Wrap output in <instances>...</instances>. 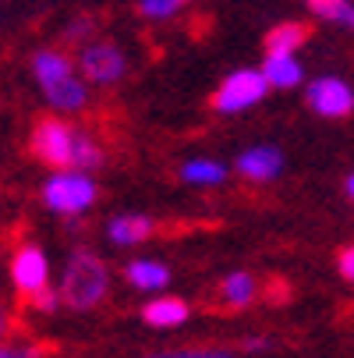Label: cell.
Segmentation results:
<instances>
[{"instance_id":"cell-1","label":"cell","mask_w":354,"mask_h":358,"mask_svg":"<svg viewBox=\"0 0 354 358\" xmlns=\"http://www.w3.org/2000/svg\"><path fill=\"white\" fill-rule=\"evenodd\" d=\"M110 291V270L107 263L99 259L96 252H71V259L61 273V305H68V309H92V305H99L107 298Z\"/></svg>"},{"instance_id":"cell-2","label":"cell","mask_w":354,"mask_h":358,"mask_svg":"<svg viewBox=\"0 0 354 358\" xmlns=\"http://www.w3.org/2000/svg\"><path fill=\"white\" fill-rule=\"evenodd\" d=\"M75 145H78V131L61 117H39L32 128V138H29L32 157L54 171L75 167Z\"/></svg>"},{"instance_id":"cell-3","label":"cell","mask_w":354,"mask_h":358,"mask_svg":"<svg viewBox=\"0 0 354 358\" xmlns=\"http://www.w3.org/2000/svg\"><path fill=\"white\" fill-rule=\"evenodd\" d=\"M43 199L54 213L75 217V213L89 210L96 202V181L85 171H57L43 185Z\"/></svg>"},{"instance_id":"cell-4","label":"cell","mask_w":354,"mask_h":358,"mask_svg":"<svg viewBox=\"0 0 354 358\" xmlns=\"http://www.w3.org/2000/svg\"><path fill=\"white\" fill-rule=\"evenodd\" d=\"M266 92H270V82H266L263 71L241 68V71L227 75L223 85L213 92V110H220V114H241V110H248V107L263 103Z\"/></svg>"},{"instance_id":"cell-5","label":"cell","mask_w":354,"mask_h":358,"mask_svg":"<svg viewBox=\"0 0 354 358\" xmlns=\"http://www.w3.org/2000/svg\"><path fill=\"white\" fill-rule=\"evenodd\" d=\"M11 284L25 301L50 287V263H46V252L36 241H25V245L15 248V255H11Z\"/></svg>"},{"instance_id":"cell-6","label":"cell","mask_w":354,"mask_h":358,"mask_svg":"<svg viewBox=\"0 0 354 358\" xmlns=\"http://www.w3.org/2000/svg\"><path fill=\"white\" fill-rule=\"evenodd\" d=\"M78 68H82V75H89V82L110 85V82L124 78L128 61H124V50L121 46H114L107 39H92V43H82Z\"/></svg>"},{"instance_id":"cell-7","label":"cell","mask_w":354,"mask_h":358,"mask_svg":"<svg viewBox=\"0 0 354 358\" xmlns=\"http://www.w3.org/2000/svg\"><path fill=\"white\" fill-rule=\"evenodd\" d=\"M305 96H309V107L319 117H347L354 110V89L340 78H330V75L309 82Z\"/></svg>"},{"instance_id":"cell-8","label":"cell","mask_w":354,"mask_h":358,"mask_svg":"<svg viewBox=\"0 0 354 358\" xmlns=\"http://www.w3.org/2000/svg\"><path fill=\"white\" fill-rule=\"evenodd\" d=\"M283 171V152L276 145H256L237 157V174L248 181H273Z\"/></svg>"},{"instance_id":"cell-9","label":"cell","mask_w":354,"mask_h":358,"mask_svg":"<svg viewBox=\"0 0 354 358\" xmlns=\"http://www.w3.org/2000/svg\"><path fill=\"white\" fill-rule=\"evenodd\" d=\"M43 92H46V103L54 110H61V114H75L89 103V89H85V82L78 75H68V78H61L54 85H46Z\"/></svg>"},{"instance_id":"cell-10","label":"cell","mask_w":354,"mask_h":358,"mask_svg":"<svg viewBox=\"0 0 354 358\" xmlns=\"http://www.w3.org/2000/svg\"><path fill=\"white\" fill-rule=\"evenodd\" d=\"M142 320H145L149 327H156V330H174V327H181V323L188 320V301L163 294V298H156V301L145 305Z\"/></svg>"},{"instance_id":"cell-11","label":"cell","mask_w":354,"mask_h":358,"mask_svg":"<svg viewBox=\"0 0 354 358\" xmlns=\"http://www.w3.org/2000/svg\"><path fill=\"white\" fill-rule=\"evenodd\" d=\"M263 75H266L270 89H294L305 82V68H301V61L294 54H266Z\"/></svg>"},{"instance_id":"cell-12","label":"cell","mask_w":354,"mask_h":358,"mask_svg":"<svg viewBox=\"0 0 354 358\" xmlns=\"http://www.w3.org/2000/svg\"><path fill=\"white\" fill-rule=\"evenodd\" d=\"M32 75H36L39 89H46V85L75 75V61L64 54V50H39V54L32 57Z\"/></svg>"},{"instance_id":"cell-13","label":"cell","mask_w":354,"mask_h":358,"mask_svg":"<svg viewBox=\"0 0 354 358\" xmlns=\"http://www.w3.org/2000/svg\"><path fill=\"white\" fill-rule=\"evenodd\" d=\"M107 234H110L114 245H142V241H149V238L156 234V224H153V217L124 213V217H117V220L107 227Z\"/></svg>"},{"instance_id":"cell-14","label":"cell","mask_w":354,"mask_h":358,"mask_svg":"<svg viewBox=\"0 0 354 358\" xmlns=\"http://www.w3.org/2000/svg\"><path fill=\"white\" fill-rule=\"evenodd\" d=\"M256 298H259V284H256V277H251V273L237 270V273L223 277V284H220V301L227 305V309L241 313V309H248Z\"/></svg>"},{"instance_id":"cell-15","label":"cell","mask_w":354,"mask_h":358,"mask_svg":"<svg viewBox=\"0 0 354 358\" xmlns=\"http://www.w3.org/2000/svg\"><path fill=\"white\" fill-rule=\"evenodd\" d=\"M124 280L138 291H160L170 284V270L167 263H156V259H135L124 266Z\"/></svg>"},{"instance_id":"cell-16","label":"cell","mask_w":354,"mask_h":358,"mask_svg":"<svg viewBox=\"0 0 354 358\" xmlns=\"http://www.w3.org/2000/svg\"><path fill=\"white\" fill-rule=\"evenodd\" d=\"M312 29L305 22H283L266 32V54H297V46H305Z\"/></svg>"},{"instance_id":"cell-17","label":"cell","mask_w":354,"mask_h":358,"mask_svg":"<svg viewBox=\"0 0 354 358\" xmlns=\"http://www.w3.org/2000/svg\"><path fill=\"white\" fill-rule=\"evenodd\" d=\"M181 181H188V185H223L227 181V167L223 164H216V160H188L184 167H181Z\"/></svg>"},{"instance_id":"cell-18","label":"cell","mask_w":354,"mask_h":358,"mask_svg":"<svg viewBox=\"0 0 354 358\" xmlns=\"http://www.w3.org/2000/svg\"><path fill=\"white\" fill-rule=\"evenodd\" d=\"M309 11L323 22H333V25H344V29H354V4L351 0H305Z\"/></svg>"},{"instance_id":"cell-19","label":"cell","mask_w":354,"mask_h":358,"mask_svg":"<svg viewBox=\"0 0 354 358\" xmlns=\"http://www.w3.org/2000/svg\"><path fill=\"white\" fill-rule=\"evenodd\" d=\"M103 164V149H99L89 135H82L78 131V145H75V167L71 171H92V167H99Z\"/></svg>"},{"instance_id":"cell-20","label":"cell","mask_w":354,"mask_h":358,"mask_svg":"<svg viewBox=\"0 0 354 358\" xmlns=\"http://www.w3.org/2000/svg\"><path fill=\"white\" fill-rule=\"evenodd\" d=\"M177 0H138V15L149 18V22H167L177 15Z\"/></svg>"},{"instance_id":"cell-21","label":"cell","mask_w":354,"mask_h":358,"mask_svg":"<svg viewBox=\"0 0 354 358\" xmlns=\"http://www.w3.org/2000/svg\"><path fill=\"white\" fill-rule=\"evenodd\" d=\"M149 358H230V348H174V351H156Z\"/></svg>"},{"instance_id":"cell-22","label":"cell","mask_w":354,"mask_h":358,"mask_svg":"<svg viewBox=\"0 0 354 358\" xmlns=\"http://www.w3.org/2000/svg\"><path fill=\"white\" fill-rule=\"evenodd\" d=\"M46 351L43 344H0V358H43Z\"/></svg>"},{"instance_id":"cell-23","label":"cell","mask_w":354,"mask_h":358,"mask_svg":"<svg viewBox=\"0 0 354 358\" xmlns=\"http://www.w3.org/2000/svg\"><path fill=\"white\" fill-rule=\"evenodd\" d=\"M29 305L36 313H54L57 305H61V291H54V287H46V291H39L36 298H29Z\"/></svg>"},{"instance_id":"cell-24","label":"cell","mask_w":354,"mask_h":358,"mask_svg":"<svg viewBox=\"0 0 354 358\" xmlns=\"http://www.w3.org/2000/svg\"><path fill=\"white\" fill-rule=\"evenodd\" d=\"M337 270H340V277H344V280H351V284H354V245H351V248H344V252L337 255Z\"/></svg>"},{"instance_id":"cell-25","label":"cell","mask_w":354,"mask_h":358,"mask_svg":"<svg viewBox=\"0 0 354 358\" xmlns=\"http://www.w3.org/2000/svg\"><path fill=\"white\" fill-rule=\"evenodd\" d=\"M276 344H273V337H248V341H241V351H248V355H256V351H273Z\"/></svg>"},{"instance_id":"cell-26","label":"cell","mask_w":354,"mask_h":358,"mask_svg":"<svg viewBox=\"0 0 354 358\" xmlns=\"http://www.w3.org/2000/svg\"><path fill=\"white\" fill-rule=\"evenodd\" d=\"M85 32H92V22H89V18H82V22H75V25L68 29V39H82Z\"/></svg>"},{"instance_id":"cell-27","label":"cell","mask_w":354,"mask_h":358,"mask_svg":"<svg viewBox=\"0 0 354 358\" xmlns=\"http://www.w3.org/2000/svg\"><path fill=\"white\" fill-rule=\"evenodd\" d=\"M4 334H8V313H4V305H0V341H4Z\"/></svg>"},{"instance_id":"cell-28","label":"cell","mask_w":354,"mask_h":358,"mask_svg":"<svg viewBox=\"0 0 354 358\" xmlns=\"http://www.w3.org/2000/svg\"><path fill=\"white\" fill-rule=\"evenodd\" d=\"M347 195H351V199H354V174H351V178H347Z\"/></svg>"},{"instance_id":"cell-29","label":"cell","mask_w":354,"mask_h":358,"mask_svg":"<svg viewBox=\"0 0 354 358\" xmlns=\"http://www.w3.org/2000/svg\"><path fill=\"white\" fill-rule=\"evenodd\" d=\"M177 4H184V0H177Z\"/></svg>"}]
</instances>
